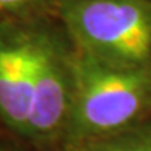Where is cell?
<instances>
[{
	"label": "cell",
	"instance_id": "1",
	"mask_svg": "<svg viewBox=\"0 0 151 151\" xmlns=\"http://www.w3.org/2000/svg\"><path fill=\"white\" fill-rule=\"evenodd\" d=\"M73 101L67 146L112 134L151 112V66L123 67L73 50Z\"/></svg>",
	"mask_w": 151,
	"mask_h": 151
},
{
	"label": "cell",
	"instance_id": "2",
	"mask_svg": "<svg viewBox=\"0 0 151 151\" xmlns=\"http://www.w3.org/2000/svg\"><path fill=\"white\" fill-rule=\"evenodd\" d=\"M76 49L123 67L151 66V0H60Z\"/></svg>",
	"mask_w": 151,
	"mask_h": 151
},
{
	"label": "cell",
	"instance_id": "3",
	"mask_svg": "<svg viewBox=\"0 0 151 151\" xmlns=\"http://www.w3.org/2000/svg\"><path fill=\"white\" fill-rule=\"evenodd\" d=\"M34 87L27 137L63 134L73 101V50L53 32L32 29Z\"/></svg>",
	"mask_w": 151,
	"mask_h": 151
},
{
	"label": "cell",
	"instance_id": "4",
	"mask_svg": "<svg viewBox=\"0 0 151 151\" xmlns=\"http://www.w3.org/2000/svg\"><path fill=\"white\" fill-rule=\"evenodd\" d=\"M32 87V29L0 27V118L22 136H27Z\"/></svg>",
	"mask_w": 151,
	"mask_h": 151
},
{
	"label": "cell",
	"instance_id": "5",
	"mask_svg": "<svg viewBox=\"0 0 151 151\" xmlns=\"http://www.w3.org/2000/svg\"><path fill=\"white\" fill-rule=\"evenodd\" d=\"M67 151H151V120H141L112 134L69 144Z\"/></svg>",
	"mask_w": 151,
	"mask_h": 151
},
{
	"label": "cell",
	"instance_id": "6",
	"mask_svg": "<svg viewBox=\"0 0 151 151\" xmlns=\"http://www.w3.org/2000/svg\"><path fill=\"white\" fill-rule=\"evenodd\" d=\"M58 0H0V11L7 13H34L56 3Z\"/></svg>",
	"mask_w": 151,
	"mask_h": 151
},
{
	"label": "cell",
	"instance_id": "7",
	"mask_svg": "<svg viewBox=\"0 0 151 151\" xmlns=\"http://www.w3.org/2000/svg\"><path fill=\"white\" fill-rule=\"evenodd\" d=\"M0 151H10V150H9V148H4V147L0 146Z\"/></svg>",
	"mask_w": 151,
	"mask_h": 151
}]
</instances>
